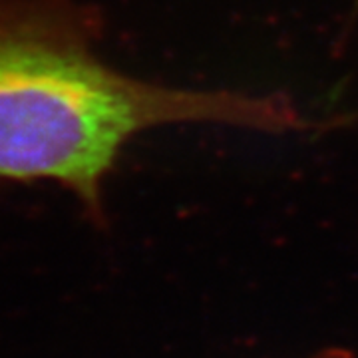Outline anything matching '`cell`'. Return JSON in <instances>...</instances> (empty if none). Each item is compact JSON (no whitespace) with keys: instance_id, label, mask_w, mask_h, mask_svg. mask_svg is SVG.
<instances>
[{"instance_id":"6da1fadb","label":"cell","mask_w":358,"mask_h":358,"mask_svg":"<svg viewBox=\"0 0 358 358\" xmlns=\"http://www.w3.org/2000/svg\"><path fill=\"white\" fill-rule=\"evenodd\" d=\"M102 24L80 0H0V183H56L100 221L120 155L150 129L201 124L287 136L317 126L282 92L126 74L98 50Z\"/></svg>"},{"instance_id":"7a4b0ae2","label":"cell","mask_w":358,"mask_h":358,"mask_svg":"<svg viewBox=\"0 0 358 358\" xmlns=\"http://www.w3.org/2000/svg\"><path fill=\"white\" fill-rule=\"evenodd\" d=\"M358 8V4H357ZM348 128H358V106L350 112H341V114L333 115V117H327L317 124V131L324 134V131H333V129H348Z\"/></svg>"},{"instance_id":"3957f363","label":"cell","mask_w":358,"mask_h":358,"mask_svg":"<svg viewBox=\"0 0 358 358\" xmlns=\"http://www.w3.org/2000/svg\"><path fill=\"white\" fill-rule=\"evenodd\" d=\"M307 358H352V355L345 350V348H338V346H329V348H322L317 350L315 355H310Z\"/></svg>"}]
</instances>
